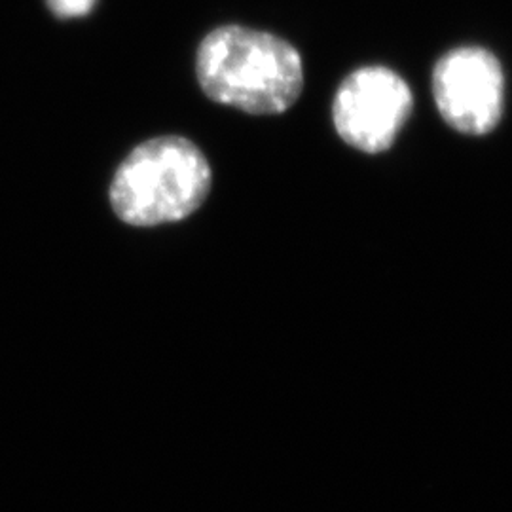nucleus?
<instances>
[{
	"label": "nucleus",
	"instance_id": "20e7f679",
	"mask_svg": "<svg viewBox=\"0 0 512 512\" xmlns=\"http://www.w3.org/2000/svg\"><path fill=\"white\" fill-rule=\"evenodd\" d=\"M433 97L442 120L458 133H492L505 112L501 61L482 46L450 50L433 69Z\"/></svg>",
	"mask_w": 512,
	"mask_h": 512
},
{
	"label": "nucleus",
	"instance_id": "f257e3e1",
	"mask_svg": "<svg viewBox=\"0 0 512 512\" xmlns=\"http://www.w3.org/2000/svg\"><path fill=\"white\" fill-rule=\"evenodd\" d=\"M203 93L255 116L291 109L304 90L302 55L285 38L241 25H222L196 54Z\"/></svg>",
	"mask_w": 512,
	"mask_h": 512
},
{
	"label": "nucleus",
	"instance_id": "7ed1b4c3",
	"mask_svg": "<svg viewBox=\"0 0 512 512\" xmlns=\"http://www.w3.org/2000/svg\"><path fill=\"white\" fill-rule=\"evenodd\" d=\"M414 110L403 76L384 65H368L346 76L332 101V124L349 147L380 154L393 147Z\"/></svg>",
	"mask_w": 512,
	"mask_h": 512
},
{
	"label": "nucleus",
	"instance_id": "f03ea898",
	"mask_svg": "<svg viewBox=\"0 0 512 512\" xmlns=\"http://www.w3.org/2000/svg\"><path fill=\"white\" fill-rule=\"evenodd\" d=\"M213 171L202 148L179 135L154 137L133 148L110 183V205L129 226L179 222L207 200Z\"/></svg>",
	"mask_w": 512,
	"mask_h": 512
},
{
	"label": "nucleus",
	"instance_id": "39448f33",
	"mask_svg": "<svg viewBox=\"0 0 512 512\" xmlns=\"http://www.w3.org/2000/svg\"><path fill=\"white\" fill-rule=\"evenodd\" d=\"M54 16L61 19L82 18L95 8L97 0H46Z\"/></svg>",
	"mask_w": 512,
	"mask_h": 512
}]
</instances>
